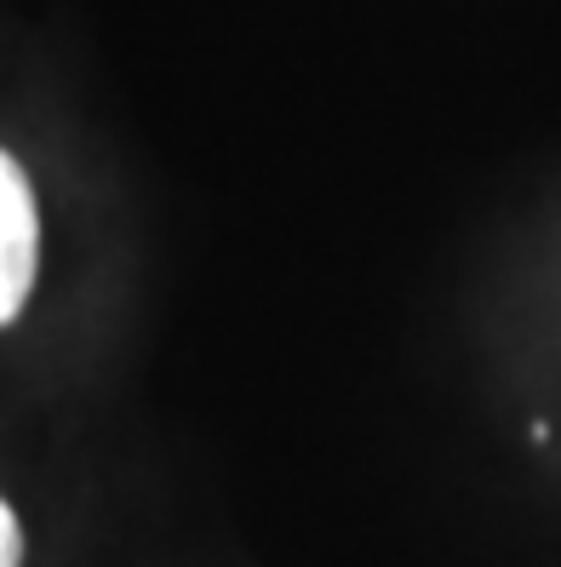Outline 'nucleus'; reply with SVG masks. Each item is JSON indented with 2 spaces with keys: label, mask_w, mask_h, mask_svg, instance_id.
<instances>
[{
  "label": "nucleus",
  "mask_w": 561,
  "mask_h": 567,
  "mask_svg": "<svg viewBox=\"0 0 561 567\" xmlns=\"http://www.w3.org/2000/svg\"><path fill=\"white\" fill-rule=\"evenodd\" d=\"M41 264V224H35V195H29L23 166L0 150V327H7L35 287Z\"/></svg>",
  "instance_id": "nucleus-1"
},
{
  "label": "nucleus",
  "mask_w": 561,
  "mask_h": 567,
  "mask_svg": "<svg viewBox=\"0 0 561 567\" xmlns=\"http://www.w3.org/2000/svg\"><path fill=\"white\" fill-rule=\"evenodd\" d=\"M0 567H23V533L18 516L7 511V498H0Z\"/></svg>",
  "instance_id": "nucleus-2"
}]
</instances>
